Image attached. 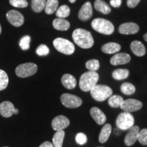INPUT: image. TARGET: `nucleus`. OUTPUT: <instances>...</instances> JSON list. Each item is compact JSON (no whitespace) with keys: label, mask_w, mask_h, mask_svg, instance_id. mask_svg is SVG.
<instances>
[{"label":"nucleus","mask_w":147,"mask_h":147,"mask_svg":"<svg viewBox=\"0 0 147 147\" xmlns=\"http://www.w3.org/2000/svg\"><path fill=\"white\" fill-rule=\"evenodd\" d=\"M72 38L78 47L84 49L92 47L94 44L91 32L83 29H75L72 34Z\"/></svg>","instance_id":"1"},{"label":"nucleus","mask_w":147,"mask_h":147,"mask_svg":"<svg viewBox=\"0 0 147 147\" xmlns=\"http://www.w3.org/2000/svg\"><path fill=\"white\" fill-rule=\"evenodd\" d=\"M99 80V74L96 71H89L80 76L79 86L80 89L84 92L90 91L96 85Z\"/></svg>","instance_id":"2"},{"label":"nucleus","mask_w":147,"mask_h":147,"mask_svg":"<svg viewBox=\"0 0 147 147\" xmlns=\"http://www.w3.org/2000/svg\"><path fill=\"white\" fill-rule=\"evenodd\" d=\"M91 26L96 32L104 35H110L115 31L113 24L104 18H95L92 21Z\"/></svg>","instance_id":"3"},{"label":"nucleus","mask_w":147,"mask_h":147,"mask_svg":"<svg viewBox=\"0 0 147 147\" xmlns=\"http://www.w3.org/2000/svg\"><path fill=\"white\" fill-rule=\"evenodd\" d=\"M90 92L92 97L97 102L105 101L113 94L111 88L103 84H96Z\"/></svg>","instance_id":"4"},{"label":"nucleus","mask_w":147,"mask_h":147,"mask_svg":"<svg viewBox=\"0 0 147 147\" xmlns=\"http://www.w3.org/2000/svg\"><path fill=\"white\" fill-rule=\"evenodd\" d=\"M53 45L59 52L65 55H71L75 51L74 45L72 42L62 38H56L53 41Z\"/></svg>","instance_id":"5"},{"label":"nucleus","mask_w":147,"mask_h":147,"mask_svg":"<svg viewBox=\"0 0 147 147\" xmlns=\"http://www.w3.org/2000/svg\"><path fill=\"white\" fill-rule=\"evenodd\" d=\"M134 117L129 113H123L119 114L116 120V125L117 127L121 130H128L134 126Z\"/></svg>","instance_id":"6"},{"label":"nucleus","mask_w":147,"mask_h":147,"mask_svg":"<svg viewBox=\"0 0 147 147\" xmlns=\"http://www.w3.org/2000/svg\"><path fill=\"white\" fill-rule=\"evenodd\" d=\"M38 71V66L33 63H25L18 65L15 69L16 76L20 78H27L35 74Z\"/></svg>","instance_id":"7"},{"label":"nucleus","mask_w":147,"mask_h":147,"mask_svg":"<svg viewBox=\"0 0 147 147\" xmlns=\"http://www.w3.org/2000/svg\"><path fill=\"white\" fill-rule=\"evenodd\" d=\"M61 102L64 106L68 108H78L82 104V101L80 97L69 93L62 94L61 96Z\"/></svg>","instance_id":"8"},{"label":"nucleus","mask_w":147,"mask_h":147,"mask_svg":"<svg viewBox=\"0 0 147 147\" xmlns=\"http://www.w3.org/2000/svg\"><path fill=\"white\" fill-rule=\"evenodd\" d=\"M142 107V103L140 101L135 99H128L123 100L120 108L126 113H133L141 109Z\"/></svg>","instance_id":"9"},{"label":"nucleus","mask_w":147,"mask_h":147,"mask_svg":"<svg viewBox=\"0 0 147 147\" xmlns=\"http://www.w3.org/2000/svg\"><path fill=\"white\" fill-rule=\"evenodd\" d=\"M18 110L15 108L14 104L8 101H5L0 104V115L2 117L8 118L13 115H17Z\"/></svg>","instance_id":"10"},{"label":"nucleus","mask_w":147,"mask_h":147,"mask_svg":"<svg viewBox=\"0 0 147 147\" xmlns=\"http://www.w3.org/2000/svg\"><path fill=\"white\" fill-rule=\"evenodd\" d=\"M6 18L9 23L14 27H21L24 23V17L21 12L17 10H11L6 14Z\"/></svg>","instance_id":"11"},{"label":"nucleus","mask_w":147,"mask_h":147,"mask_svg":"<svg viewBox=\"0 0 147 147\" xmlns=\"http://www.w3.org/2000/svg\"><path fill=\"white\" fill-rule=\"evenodd\" d=\"M140 128L138 126H132L128 129L125 137V144L127 146H131L138 140Z\"/></svg>","instance_id":"12"},{"label":"nucleus","mask_w":147,"mask_h":147,"mask_svg":"<svg viewBox=\"0 0 147 147\" xmlns=\"http://www.w3.org/2000/svg\"><path fill=\"white\" fill-rule=\"evenodd\" d=\"M51 125L53 129L55 131L63 130L69 126V121L65 116L59 115L53 119Z\"/></svg>","instance_id":"13"},{"label":"nucleus","mask_w":147,"mask_h":147,"mask_svg":"<svg viewBox=\"0 0 147 147\" xmlns=\"http://www.w3.org/2000/svg\"><path fill=\"white\" fill-rule=\"evenodd\" d=\"M139 26L136 23H125L121 25L119 27V32L121 34H136L139 32Z\"/></svg>","instance_id":"14"},{"label":"nucleus","mask_w":147,"mask_h":147,"mask_svg":"<svg viewBox=\"0 0 147 147\" xmlns=\"http://www.w3.org/2000/svg\"><path fill=\"white\" fill-rule=\"evenodd\" d=\"M93 15V8L91 3L87 1L84 3L78 12L79 19L82 21H86L89 20Z\"/></svg>","instance_id":"15"},{"label":"nucleus","mask_w":147,"mask_h":147,"mask_svg":"<svg viewBox=\"0 0 147 147\" xmlns=\"http://www.w3.org/2000/svg\"><path fill=\"white\" fill-rule=\"evenodd\" d=\"M130 60H131V57L129 55L125 53H117L112 57L110 62L113 65H119L127 63L130 61Z\"/></svg>","instance_id":"16"},{"label":"nucleus","mask_w":147,"mask_h":147,"mask_svg":"<svg viewBox=\"0 0 147 147\" xmlns=\"http://www.w3.org/2000/svg\"><path fill=\"white\" fill-rule=\"evenodd\" d=\"M90 114L92 118L93 119L96 123L98 125H103L106 121V117L100 108L97 107H93L90 110Z\"/></svg>","instance_id":"17"},{"label":"nucleus","mask_w":147,"mask_h":147,"mask_svg":"<svg viewBox=\"0 0 147 147\" xmlns=\"http://www.w3.org/2000/svg\"><path fill=\"white\" fill-rule=\"evenodd\" d=\"M130 48H131L132 53L138 57H142L146 54V49H145L144 45L141 42L137 41V40L133 41L131 43Z\"/></svg>","instance_id":"18"},{"label":"nucleus","mask_w":147,"mask_h":147,"mask_svg":"<svg viewBox=\"0 0 147 147\" xmlns=\"http://www.w3.org/2000/svg\"><path fill=\"white\" fill-rule=\"evenodd\" d=\"M61 82L64 87L67 89H74L76 86V80L72 75L65 74L61 78Z\"/></svg>","instance_id":"19"},{"label":"nucleus","mask_w":147,"mask_h":147,"mask_svg":"<svg viewBox=\"0 0 147 147\" xmlns=\"http://www.w3.org/2000/svg\"><path fill=\"white\" fill-rule=\"evenodd\" d=\"M53 25L54 28L59 31H66L70 27V23L69 21H66L64 18H57L53 22Z\"/></svg>","instance_id":"20"},{"label":"nucleus","mask_w":147,"mask_h":147,"mask_svg":"<svg viewBox=\"0 0 147 147\" xmlns=\"http://www.w3.org/2000/svg\"><path fill=\"white\" fill-rule=\"evenodd\" d=\"M121 50V46L119 44L115 42H109L103 45L102 47V51L103 53L106 54H113L117 53Z\"/></svg>","instance_id":"21"},{"label":"nucleus","mask_w":147,"mask_h":147,"mask_svg":"<svg viewBox=\"0 0 147 147\" xmlns=\"http://www.w3.org/2000/svg\"><path fill=\"white\" fill-rule=\"evenodd\" d=\"M112 131V127L110 124H106L104 125L99 135V141L100 143H105L109 138Z\"/></svg>","instance_id":"22"},{"label":"nucleus","mask_w":147,"mask_h":147,"mask_svg":"<svg viewBox=\"0 0 147 147\" xmlns=\"http://www.w3.org/2000/svg\"><path fill=\"white\" fill-rule=\"evenodd\" d=\"M94 7L95 10L104 14H108L111 12L110 7L103 0H96L95 1Z\"/></svg>","instance_id":"23"},{"label":"nucleus","mask_w":147,"mask_h":147,"mask_svg":"<svg viewBox=\"0 0 147 147\" xmlns=\"http://www.w3.org/2000/svg\"><path fill=\"white\" fill-rule=\"evenodd\" d=\"M64 138H65V131L63 130L57 131L53 138V144L54 147H62Z\"/></svg>","instance_id":"24"},{"label":"nucleus","mask_w":147,"mask_h":147,"mask_svg":"<svg viewBox=\"0 0 147 147\" xmlns=\"http://www.w3.org/2000/svg\"><path fill=\"white\" fill-rule=\"evenodd\" d=\"M58 0H47L45 5V12L47 14H52L58 8Z\"/></svg>","instance_id":"25"},{"label":"nucleus","mask_w":147,"mask_h":147,"mask_svg":"<svg viewBox=\"0 0 147 147\" xmlns=\"http://www.w3.org/2000/svg\"><path fill=\"white\" fill-rule=\"evenodd\" d=\"M129 74V71L127 69H117L113 71V77L115 80H121L125 79Z\"/></svg>","instance_id":"26"},{"label":"nucleus","mask_w":147,"mask_h":147,"mask_svg":"<svg viewBox=\"0 0 147 147\" xmlns=\"http://www.w3.org/2000/svg\"><path fill=\"white\" fill-rule=\"evenodd\" d=\"M123 100V98L120 95H111L108 98V104L112 108H119L121 106Z\"/></svg>","instance_id":"27"},{"label":"nucleus","mask_w":147,"mask_h":147,"mask_svg":"<svg viewBox=\"0 0 147 147\" xmlns=\"http://www.w3.org/2000/svg\"><path fill=\"white\" fill-rule=\"evenodd\" d=\"M46 0H32V7L33 10L36 12H40L45 8Z\"/></svg>","instance_id":"28"},{"label":"nucleus","mask_w":147,"mask_h":147,"mask_svg":"<svg viewBox=\"0 0 147 147\" xmlns=\"http://www.w3.org/2000/svg\"><path fill=\"white\" fill-rule=\"evenodd\" d=\"M121 91L124 94L130 95L134 94L136 91V87L134 84L129 82H125L121 86Z\"/></svg>","instance_id":"29"},{"label":"nucleus","mask_w":147,"mask_h":147,"mask_svg":"<svg viewBox=\"0 0 147 147\" xmlns=\"http://www.w3.org/2000/svg\"><path fill=\"white\" fill-rule=\"evenodd\" d=\"M70 14V9L67 5H63L57 8L56 11V16L58 18H65L67 16H69Z\"/></svg>","instance_id":"30"},{"label":"nucleus","mask_w":147,"mask_h":147,"mask_svg":"<svg viewBox=\"0 0 147 147\" xmlns=\"http://www.w3.org/2000/svg\"><path fill=\"white\" fill-rule=\"evenodd\" d=\"M8 82L9 78L7 73L3 69H0V91L4 90L7 87Z\"/></svg>","instance_id":"31"},{"label":"nucleus","mask_w":147,"mask_h":147,"mask_svg":"<svg viewBox=\"0 0 147 147\" xmlns=\"http://www.w3.org/2000/svg\"><path fill=\"white\" fill-rule=\"evenodd\" d=\"M86 67L90 71H96L100 68V62L97 59H91L86 63Z\"/></svg>","instance_id":"32"},{"label":"nucleus","mask_w":147,"mask_h":147,"mask_svg":"<svg viewBox=\"0 0 147 147\" xmlns=\"http://www.w3.org/2000/svg\"><path fill=\"white\" fill-rule=\"evenodd\" d=\"M31 38L29 36H25L21 38L19 42V46L24 51L28 50L30 47Z\"/></svg>","instance_id":"33"},{"label":"nucleus","mask_w":147,"mask_h":147,"mask_svg":"<svg viewBox=\"0 0 147 147\" xmlns=\"http://www.w3.org/2000/svg\"><path fill=\"white\" fill-rule=\"evenodd\" d=\"M138 140L142 145H147V129L140 130Z\"/></svg>","instance_id":"34"},{"label":"nucleus","mask_w":147,"mask_h":147,"mask_svg":"<svg viewBox=\"0 0 147 147\" xmlns=\"http://www.w3.org/2000/svg\"><path fill=\"white\" fill-rule=\"evenodd\" d=\"M10 3L15 8H26L28 5L26 0H10Z\"/></svg>","instance_id":"35"},{"label":"nucleus","mask_w":147,"mask_h":147,"mask_svg":"<svg viewBox=\"0 0 147 147\" xmlns=\"http://www.w3.org/2000/svg\"><path fill=\"white\" fill-rule=\"evenodd\" d=\"M50 51H49V47L45 45H41L37 48L36 53L39 56H45L49 54Z\"/></svg>","instance_id":"36"},{"label":"nucleus","mask_w":147,"mask_h":147,"mask_svg":"<svg viewBox=\"0 0 147 147\" xmlns=\"http://www.w3.org/2000/svg\"><path fill=\"white\" fill-rule=\"evenodd\" d=\"M76 142L77 144L83 145L87 142V137L84 133H78L76 136Z\"/></svg>","instance_id":"37"},{"label":"nucleus","mask_w":147,"mask_h":147,"mask_svg":"<svg viewBox=\"0 0 147 147\" xmlns=\"http://www.w3.org/2000/svg\"><path fill=\"white\" fill-rule=\"evenodd\" d=\"M140 0H127V5L129 8H134L137 6V5L140 2Z\"/></svg>","instance_id":"38"},{"label":"nucleus","mask_w":147,"mask_h":147,"mask_svg":"<svg viewBox=\"0 0 147 147\" xmlns=\"http://www.w3.org/2000/svg\"><path fill=\"white\" fill-rule=\"evenodd\" d=\"M122 0H110V3L114 8H119L121 6Z\"/></svg>","instance_id":"39"},{"label":"nucleus","mask_w":147,"mask_h":147,"mask_svg":"<svg viewBox=\"0 0 147 147\" xmlns=\"http://www.w3.org/2000/svg\"><path fill=\"white\" fill-rule=\"evenodd\" d=\"M39 147H54V146H53V143L49 142V141H46V142L42 143Z\"/></svg>","instance_id":"40"},{"label":"nucleus","mask_w":147,"mask_h":147,"mask_svg":"<svg viewBox=\"0 0 147 147\" xmlns=\"http://www.w3.org/2000/svg\"><path fill=\"white\" fill-rule=\"evenodd\" d=\"M143 38H144V39L145 41L147 42V33H146V34L144 35V37H143Z\"/></svg>","instance_id":"41"},{"label":"nucleus","mask_w":147,"mask_h":147,"mask_svg":"<svg viewBox=\"0 0 147 147\" xmlns=\"http://www.w3.org/2000/svg\"><path fill=\"white\" fill-rule=\"evenodd\" d=\"M76 1V0H69V2L71 3H74L75 1Z\"/></svg>","instance_id":"42"},{"label":"nucleus","mask_w":147,"mask_h":147,"mask_svg":"<svg viewBox=\"0 0 147 147\" xmlns=\"http://www.w3.org/2000/svg\"><path fill=\"white\" fill-rule=\"evenodd\" d=\"M1 25H0V34H1Z\"/></svg>","instance_id":"43"},{"label":"nucleus","mask_w":147,"mask_h":147,"mask_svg":"<svg viewBox=\"0 0 147 147\" xmlns=\"http://www.w3.org/2000/svg\"><path fill=\"white\" fill-rule=\"evenodd\" d=\"M4 147H8V146H4Z\"/></svg>","instance_id":"44"},{"label":"nucleus","mask_w":147,"mask_h":147,"mask_svg":"<svg viewBox=\"0 0 147 147\" xmlns=\"http://www.w3.org/2000/svg\"><path fill=\"white\" fill-rule=\"evenodd\" d=\"M99 147H103V146H99Z\"/></svg>","instance_id":"45"}]
</instances>
